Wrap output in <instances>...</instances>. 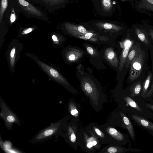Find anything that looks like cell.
<instances>
[{"instance_id":"obj_1","label":"cell","mask_w":153,"mask_h":153,"mask_svg":"<svg viewBox=\"0 0 153 153\" xmlns=\"http://www.w3.org/2000/svg\"><path fill=\"white\" fill-rule=\"evenodd\" d=\"M21 12L28 17H33L48 21L49 18L38 7L35 6L26 0H16Z\"/></svg>"},{"instance_id":"obj_2","label":"cell","mask_w":153,"mask_h":153,"mask_svg":"<svg viewBox=\"0 0 153 153\" xmlns=\"http://www.w3.org/2000/svg\"><path fill=\"white\" fill-rule=\"evenodd\" d=\"M145 52L142 51L132 60L130 64L129 79L133 81L140 75L145 60Z\"/></svg>"},{"instance_id":"obj_3","label":"cell","mask_w":153,"mask_h":153,"mask_svg":"<svg viewBox=\"0 0 153 153\" xmlns=\"http://www.w3.org/2000/svg\"><path fill=\"white\" fill-rule=\"evenodd\" d=\"M80 82L82 90L93 102L98 101L99 93L94 82L88 77H85L81 79Z\"/></svg>"},{"instance_id":"obj_4","label":"cell","mask_w":153,"mask_h":153,"mask_svg":"<svg viewBox=\"0 0 153 153\" xmlns=\"http://www.w3.org/2000/svg\"><path fill=\"white\" fill-rule=\"evenodd\" d=\"M91 136H88L85 131H82L83 139L82 141L79 142L82 148L85 149V151H95L100 149V140L94 134L93 131L90 130Z\"/></svg>"},{"instance_id":"obj_5","label":"cell","mask_w":153,"mask_h":153,"mask_svg":"<svg viewBox=\"0 0 153 153\" xmlns=\"http://www.w3.org/2000/svg\"><path fill=\"white\" fill-rule=\"evenodd\" d=\"M5 12L6 20L10 24H12L18 20L21 11L16 0H9Z\"/></svg>"},{"instance_id":"obj_6","label":"cell","mask_w":153,"mask_h":153,"mask_svg":"<svg viewBox=\"0 0 153 153\" xmlns=\"http://www.w3.org/2000/svg\"><path fill=\"white\" fill-rule=\"evenodd\" d=\"M103 127L104 129H101L108 135L111 143L120 145L126 140L125 136L114 128L108 126Z\"/></svg>"},{"instance_id":"obj_7","label":"cell","mask_w":153,"mask_h":153,"mask_svg":"<svg viewBox=\"0 0 153 153\" xmlns=\"http://www.w3.org/2000/svg\"><path fill=\"white\" fill-rule=\"evenodd\" d=\"M43 6L48 10L54 11L62 7L65 0H26Z\"/></svg>"},{"instance_id":"obj_8","label":"cell","mask_w":153,"mask_h":153,"mask_svg":"<svg viewBox=\"0 0 153 153\" xmlns=\"http://www.w3.org/2000/svg\"><path fill=\"white\" fill-rule=\"evenodd\" d=\"M132 42L128 39L120 42V46L123 49L120 55L119 65L120 72L122 70L126 63L129 51L132 47Z\"/></svg>"},{"instance_id":"obj_9","label":"cell","mask_w":153,"mask_h":153,"mask_svg":"<svg viewBox=\"0 0 153 153\" xmlns=\"http://www.w3.org/2000/svg\"><path fill=\"white\" fill-rule=\"evenodd\" d=\"M38 62L44 70L52 78L60 83L68 85V83L65 79L57 71L41 62L39 61Z\"/></svg>"},{"instance_id":"obj_10","label":"cell","mask_w":153,"mask_h":153,"mask_svg":"<svg viewBox=\"0 0 153 153\" xmlns=\"http://www.w3.org/2000/svg\"><path fill=\"white\" fill-rule=\"evenodd\" d=\"M65 26L69 33L76 37L83 35L88 32L86 29L82 26L76 25L66 22L65 24Z\"/></svg>"},{"instance_id":"obj_11","label":"cell","mask_w":153,"mask_h":153,"mask_svg":"<svg viewBox=\"0 0 153 153\" xmlns=\"http://www.w3.org/2000/svg\"><path fill=\"white\" fill-rule=\"evenodd\" d=\"M132 119L139 126L153 135V123L142 117L135 114L131 115Z\"/></svg>"},{"instance_id":"obj_12","label":"cell","mask_w":153,"mask_h":153,"mask_svg":"<svg viewBox=\"0 0 153 153\" xmlns=\"http://www.w3.org/2000/svg\"><path fill=\"white\" fill-rule=\"evenodd\" d=\"M142 150L139 149H128L120 146H119L114 145H109L105 147L101 150V152L109 153H125L128 152H139Z\"/></svg>"},{"instance_id":"obj_13","label":"cell","mask_w":153,"mask_h":153,"mask_svg":"<svg viewBox=\"0 0 153 153\" xmlns=\"http://www.w3.org/2000/svg\"><path fill=\"white\" fill-rule=\"evenodd\" d=\"M104 57L113 67L117 68L119 65V60L116 52L110 47L106 48L104 52Z\"/></svg>"},{"instance_id":"obj_14","label":"cell","mask_w":153,"mask_h":153,"mask_svg":"<svg viewBox=\"0 0 153 153\" xmlns=\"http://www.w3.org/2000/svg\"><path fill=\"white\" fill-rule=\"evenodd\" d=\"M142 51L139 43H137L131 47L128 55L125 64V67L127 68H128L132 60Z\"/></svg>"},{"instance_id":"obj_15","label":"cell","mask_w":153,"mask_h":153,"mask_svg":"<svg viewBox=\"0 0 153 153\" xmlns=\"http://www.w3.org/2000/svg\"><path fill=\"white\" fill-rule=\"evenodd\" d=\"M67 54V57L68 60L71 62H74L82 57L83 52L79 49L72 48L68 51Z\"/></svg>"},{"instance_id":"obj_16","label":"cell","mask_w":153,"mask_h":153,"mask_svg":"<svg viewBox=\"0 0 153 153\" xmlns=\"http://www.w3.org/2000/svg\"><path fill=\"white\" fill-rule=\"evenodd\" d=\"M92 131L101 143L102 142L103 144L111 143L110 139L108 135L103 131L102 129H100L99 127V128L98 127L92 126Z\"/></svg>"},{"instance_id":"obj_17","label":"cell","mask_w":153,"mask_h":153,"mask_svg":"<svg viewBox=\"0 0 153 153\" xmlns=\"http://www.w3.org/2000/svg\"><path fill=\"white\" fill-rule=\"evenodd\" d=\"M120 115L124 126L128 130L131 139L134 141H135V131L131 122L129 119L123 113H121Z\"/></svg>"},{"instance_id":"obj_18","label":"cell","mask_w":153,"mask_h":153,"mask_svg":"<svg viewBox=\"0 0 153 153\" xmlns=\"http://www.w3.org/2000/svg\"><path fill=\"white\" fill-rule=\"evenodd\" d=\"M97 25L98 27L114 32H117L122 29V28L118 26L109 23H99L97 24Z\"/></svg>"},{"instance_id":"obj_19","label":"cell","mask_w":153,"mask_h":153,"mask_svg":"<svg viewBox=\"0 0 153 153\" xmlns=\"http://www.w3.org/2000/svg\"><path fill=\"white\" fill-rule=\"evenodd\" d=\"M135 31L139 39L147 45L149 46L150 44L146 32L143 29L138 28H136Z\"/></svg>"},{"instance_id":"obj_20","label":"cell","mask_w":153,"mask_h":153,"mask_svg":"<svg viewBox=\"0 0 153 153\" xmlns=\"http://www.w3.org/2000/svg\"><path fill=\"white\" fill-rule=\"evenodd\" d=\"M152 78V74L151 72L149 74L143 84L142 86V92L141 95L143 97H145L146 94L148 91L149 88Z\"/></svg>"},{"instance_id":"obj_21","label":"cell","mask_w":153,"mask_h":153,"mask_svg":"<svg viewBox=\"0 0 153 153\" xmlns=\"http://www.w3.org/2000/svg\"><path fill=\"white\" fill-rule=\"evenodd\" d=\"M142 85L140 81L136 82L130 88V96L134 97L139 95L142 89Z\"/></svg>"},{"instance_id":"obj_22","label":"cell","mask_w":153,"mask_h":153,"mask_svg":"<svg viewBox=\"0 0 153 153\" xmlns=\"http://www.w3.org/2000/svg\"><path fill=\"white\" fill-rule=\"evenodd\" d=\"M9 0H0V23L3 19L4 14L7 8Z\"/></svg>"},{"instance_id":"obj_23","label":"cell","mask_w":153,"mask_h":153,"mask_svg":"<svg viewBox=\"0 0 153 153\" xmlns=\"http://www.w3.org/2000/svg\"><path fill=\"white\" fill-rule=\"evenodd\" d=\"M96 36L97 35L95 33L88 32L83 35L78 36L76 37L82 39L96 42L99 39L98 37L95 36Z\"/></svg>"},{"instance_id":"obj_24","label":"cell","mask_w":153,"mask_h":153,"mask_svg":"<svg viewBox=\"0 0 153 153\" xmlns=\"http://www.w3.org/2000/svg\"><path fill=\"white\" fill-rule=\"evenodd\" d=\"M75 126L73 128L71 126L68 127V136L70 140L72 143H74L75 146V144L76 143L77 140L76 130L77 129L76 127Z\"/></svg>"},{"instance_id":"obj_25","label":"cell","mask_w":153,"mask_h":153,"mask_svg":"<svg viewBox=\"0 0 153 153\" xmlns=\"http://www.w3.org/2000/svg\"><path fill=\"white\" fill-rule=\"evenodd\" d=\"M124 100L128 104L137 111L141 112L142 109L139 105L130 97L126 96L124 97Z\"/></svg>"},{"instance_id":"obj_26","label":"cell","mask_w":153,"mask_h":153,"mask_svg":"<svg viewBox=\"0 0 153 153\" xmlns=\"http://www.w3.org/2000/svg\"><path fill=\"white\" fill-rule=\"evenodd\" d=\"M70 108L71 114L75 117H78L79 112L75 104L73 103H71L70 104Z\"/></svg>"},{"instance_id":"obj_27","label":"cell","mask_w":153,"mask_h":153,"mask_svg":"<svg viewBox=\"0 0 153 153\" xmlns=\"http://www.w3.org/2000/svg\"><path fill=\"white\" fill-rule=\"evenodd\" d=\"M102 3L103 9L106 10H108L112 7L111 0H102Z\"/></svg>"},{"instance_id":"obj_28","label":"cell","mask_w":153,"mask_h":153,"mask_svg":"<svg viewBox=\"0 0 153 153\" xmlns=\"http://www.w3.org/2000/svg\"><path fill=\"white\" fill-rule=\"evenodd\" d=\"M15 48H13L11 50L10 53V60L11 67L13 68L15 62Z\"/></svg>"},{"instance_id":"obj_29","label":"cell","mask_w":153,"mask_h":153,"mask_svg":"<svg viewBox=\"0 0 153 153\" xmlns=\"http://www.w3.org/2000/svg\"><path fill=\"white\" fill-rule=\"evenodd\" d=\"M86 49L88 53L92 56H98L97 51L91 46H87Z\"/></svg>"},{"instance_id":"obj_30","label":"cell","mask_w":153,"mask_h":153,"mask_svg":"<svg viewBox=\"0 0 153 153\" xmlns=\"http://www.w3.org/2000/svg\"><path fill=\"white\" fill-rule=\"evenodd\" d=\"M153 93V80L150 88L148 91L144 98L149 97Z\"/></svg>"},{"instance_id":"obj_31","label":"cell","mask_w":153,"mask_h":153,"mask_svg":"<svg viewBox=\"0 0 153 153\" xmlns=\"http://www.w3.org/2000/svg\"><path fill=\"white\" fill-rule=\"evenodd\" d=\"M54 132L53 129H50L46 130L44 132V134L46 136H48L51 135Z\"/></svg>"},{"instance_id":"obj_32","label":"cell","mask_w":153,"mask_h":153,"mask_svg":"<svg viewBox=\"0 0 153 153\" xmlns=\"http://www.w3.org/2000/svg\"><path fill=\"white\" fill-rule=\"evenodd\" d=\"M33 29V28L30 27L24 30L22 32V34H25L31 32Z\"/></svg>"},{"instance_id":"obj_33","label":"cell","mask_w":153,"mask_h":153,"mask_svg":"<svg viewBox=\"0 0 153 153\" xmlns=\"http://www.w3.org/2000/svg\"><path fill=\"white\" fill-rule=\"evenodd\" d=\"M7 120L9 122H13L15 121V118L13 116L9 115L7 117Z\"/></svg>"},{"instance_id":"obj_34","label":"cell","mask_w":153,"mask_h":153,"mask_svg":"<svg viewBox=\"0 0 153 153\" xmlns=\"http://www.w3.org/2000/svg\"><path fill=\"white\" fill-rule=\"evenodd\" d=\"M149 34L153 40V30L150 29L149 31Z\"/></svg>"},{"instance_id":"obj_35","label":"cell","mask_w":153,"mask_h":153,"mask_svg":"<svg viewBox=\"0 0 153 153\" xmlns=\"http://www.w3.org/2000/svg\"><path fill=\"white\" fill-rule=\"evenodd\" d=\"M52 38L54 41H57L58 39L56 35H53L52 36Z\"/></svg>"},{"instance_id":"obj_36","label":"cell","mask_w":153,"mask_h":153,"mask_svg":"<svg viewBox=\"0 0 153 153\" xmlns=\"http://www.w3.org/2000/svg\"><path fill=\"white\" fill-rule=\"evenodd\" d=\"M146 105L153 111V107L152 106V105L148 104H146Z\"/></svg>"}]
</instances>
